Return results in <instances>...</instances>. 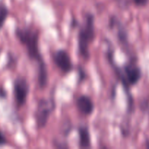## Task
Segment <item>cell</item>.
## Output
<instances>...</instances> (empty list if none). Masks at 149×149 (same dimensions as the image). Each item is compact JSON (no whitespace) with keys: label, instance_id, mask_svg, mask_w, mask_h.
<instances>
[{"label":"cell","instance_id":"cell-1","mask_svg":"<svg viewBox=\"0 0 149 149\" xmlns=\"http://www.w3.org/2000/svg\"><path fill=\"white\" fill-rule=\"evenodd\" d=\"M14 34L19 43L24 47L28 58L34 63L37 67V85L40 90H44L48 84V71L40 50L39 31L30 26H16Z\"/></svg>","mask_w":149,"mask_h":149},{"label":"cell","instance_id":"cell-2","mask_svg":"<svg viewBox=\"0 0 149 149\" xmlns=\"http://www.w3.org/2000/svg\"><path fill=\"white\" fill-rule=\"evenodd\" d=\"M115 51L111 45H108L106 55L108 63L113 71L117 80L122 85L127 98V112L131 113L134 110V99L131 93V88L140 81L142 70L137 64V57L129 58L128 62L120 66L115 61Z\"/></svg>","mask_w":149,"mask_h":149},{"label":"cell","instance_id":"cell-3","mask_svg":"<svg viewBox=\"0 0 149 149\" xmlns=\"http://www.w3.org/2000/svg\"><path fill=\"white\" fill-rule=\"evenodd\" d=\"M74 27H77V46L79 55L84 61L90 58V46L96 39L95 16L90 12H87L81 23L72 20Z\"/></svg>","mask_w":149,"mask_h":149},{"label":"cell","instance_id":"cell-4","mask_svg":"<svg viewBox=\"0 0 149 149\" xmlns=\"http://www.w3.org/2000/svg\"><path fill=\"white\" fill-rule=\"evenodd\" d=\"M56 109V103L53 96L48 98H39L37 103L34 112L35 126L37 130H43L46 127L51 115Z\"/></svg>","mask_w":149,"mask_h":149},{"label":"cell","instance_id":"cell-5","mask_svg":"<svg viewBox=\"0 0 149 149\" xmlns=\"http://www.w3.org/2000/svg\"><path fill=\"white\" fill-rule=\"evenodd\" d=\"M108 27L115 33L117 42L122 52L126 54L129 58L136 57L131 50V44L129 39V34L127 29L116 15H112L110 16L108 20Z\"/></svg>","mask_w":149,"mask_h":149},{"label":"cell","instance_id":"cell-6","mask_svg":"<svg viewBox=\"0 0 149 149\" xmlns=\"http://www.w3.org/2000/svg\"><path fill=\"white\" fill-rule=\"evenodd\" d=\"M30 93V84L25 77L19 76L13 81V95L16 108L20 109L27 103Z\"/></svg>","mask_w":149,"mask_h":149},{"label":"cell","instance_id":"cell-7","mask_svg":"<svg viewBox=\"0 0 149 149\" xmlns=\"http://www.w3.org/2000/svg\"><path fill=\"white\" fill-rule=\"evenodd\" d=\"M53 63L64 76L70 74L74 65L70 53L65 49H58L51 54Z\"/></svg>","mask_w":149,"mask_h":149},{"label":"cell","instance_id":"cell-8","mask_svg":"<svg viewBox=\"0 0 149 149\" xmlns=\"http://www.w3.org/2000/svg\"><path fill=\"white\" fill-rule=\"evenodd\" d=\"M75 106L80 114L90 116L95 111V105L91 97L87 95H80L75 100Z\"/></svg>","mask_w":149,"mask_h":149},{"label":"cell","instance_id":"cell-9","mask_svg":"<svg viewBox=\"0 0 149 149\" xmlns=\"http://www.w3.org/2000/svg\"><path fill=\"white\" fill-rule=\"evenodd\" d=\"M77 143L80 148H91V135L87 125H80L77 128Z\"/></svg>","mask_w":149,"mask_h":149},{"label":"cell","instance_id":"cell-10","mask_svg":"<svg viewBox=\"0 0 149 149\" xmlns=\"http://www.w3.org/2000/svg\"><path fill=\"white\" fill-rule=\"evenodd\" d=\"M149 0H115L117 6L121 10H127L131 5L144 7L147 5Z\"/></svg>","mask_w":149,"mask_h":149},{"label":"cell","instance_id":"cell-11","mask_svg":"<svg viewBox=\"0 0 149 149\" xmlns=\"http://www.w3.org/2000/svg\"><path fill=\"white\" fill-rule=\"evenodd\" d=\"M10 15V10L7 4L0 1V31L3 29Z\"/></svg>","mask_w":149,"mask_h":149},{"label":"cell","instance_id":"cell-12","mask_svg":"<svg viewBox=\"0 0 149 149\" xmlns=\"http://www.w3.org/2000/svg\"><path fill=\"white\" fill-rule=\"evenodd\" d=\"M8 143V141L7 139V137L4 134L2 131L0 130V147L4 146Z\"/></svg>","mask_w":149,"mask_h":149},{"label":"cell","instance_id":"cell-13","mask_svg":"<svg viewBox=\"0 0 149 149\" xmlns=\"http://www.w3.org/2000/svg\"><path fill=\"white\" fill-rule=\"evenodd\" d=\"M7 96V93H6L5 90L2 88V87H0V97L1 98H4Z\"/></svg>","mask_w":149,"mask_h":149},{"label":"cell","instance_id":"cell-14","mask_svg":"<svg viewBox=\"0 0 149 149\" xmlns=\"http://www.w3.org/2000/svg\"><path fill=\"white\" fill-rule=\"evenodd\" d=\"M1 49L0 48V55H1Z\"/></svg>","mask_w":149,"mask_h":149}]
</instances>
